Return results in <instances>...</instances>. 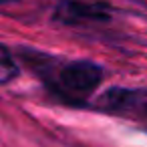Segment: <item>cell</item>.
Segmentation results:
<instances>
[{"instance_id": "1", "label": "cell", "mask_w": 147, "mask_h": 147, "mask_svg": "<svg viewBox=\"0 0 147 147\" xmlns=\"http://www.w3.org/2000/svg\"><path fill=\"white\" fill-rule=\"evenodd\" d=\"M28 65H32L34 73L42 79L53 95H57L65 103L83 105L103 83L105 71L101 65L93 61H53L45 55H36L34 51H22Z\"/></svg>"}, {"instance_id": "2", "label": "cell", "mask_w": 147, "mask_h": 147, "mask_svg": "<svg viewBox=\"0 0 147 147\" xmlns=\"http://www.w3.org/2000/svg\"><path fill=\"white\" fill-rule=\"evenodd\" d=\"M93 107L125 119H147V89L109 87L95 99Z\"/></svg>"}, {"instance_id": "3", "label": "cell", "mask_w": 147, "mask_h": 147, "mask_svg": "<svg viewBox=\"0 0 147 147\" xmlns=\"http://www.w3.org/2000/svg\"><path fill=\"white\" fill-rule=\"evenodd\" d=\"M113 18V8L107 2H85V0H61L53 10V20L63 26L101 24Z\"/></svg>"}, {"instance_id": "4", "label": "cell", "mask_w": 147, "mask_h": 147, "mask_svg": "<svg viewBox=\"0 0 147 147\" xmlns=\"http://www.w3.org/2000/svg\"><path fill=\"white\" fill-rule=\"evenodd\" d=\"M18 75H20V67L14 53L6 45H0V85L12 83L14 79H18Z\"/></svg>"}, {"instance_id": "5", "label": "cell", "mask_w": 147, "mask_h": 147, "mask_svg": "<svg viewBox=\"0 0 147 147\" xmlns=\"http://www.w3.org/2000/svg\"><path fill=\"white\" fill-rule=\"evenodd\" d=\"M12 2H18V0H0V6H4V4H12Z\"/></svg>"}]
</instances>
